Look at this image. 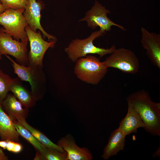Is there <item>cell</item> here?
I'll use <instances>...</instances> for the list:
<instances>
[{
  "label": "cell",
  "instance_id": "2",
  "mask_svg": "<svg viewBox=\"0 0 160 160\" xmlns=\"http://www.w3.org/2000/svg\"><path fill=\"white\" fill-rule=\"evenodd\" d=\"M5 55L11 62L14 73L22 81L29 83L31 86V92L35 100L41 99L44 94L45 85L43 67L20 65L7 55Z\"/></svg>",
  "mask_w": 160,
  "mask_h": 160
},
{
  "label": "cell",
  "instance_id": "9",
  "mask_svg": "<svg viewBox=\"0 0 160 160\" xmlns=\"http://www.w3.org/2000/svg\"><path fill=\"white\" fill-rule=\"evenodd\" d=\"M110 13L109 10L96 1L91 9L87 12L85 17L80 21H86L88 26L93 29L98 26L100 30L104 32L110 31L113 26L126 30L123 26L115 23L107 17V15Z\"/></svg>",
  "mask_w": 160,
  "mask_h": 160
},
{
  "label": "cell",
  "instance_id": "23",
  "mask_svg": "<svg viewBox=\"0 0 160 160\" xmlns=\"http://www.w3.org/2000/svg\"><path fill=\"white\" fill-rule=\"evenodd\" d=\"M27 0H0L1 3L7 9H25Z\"/></svg>",
  "mask_w": 160,
  "mask_h": 160
},
{
  "label": "cell",
  "instance_id": "22",
  "mask_svg": "<svg viewBox=\"0 0 160 160\" xmlns=\"http://www.w3.org/2000/svg\"><path fill=\"white\" fill-rule=\"evenodd\" d=\"M0 147L4 150H7L15 153L20 152L23 148L21 144L9 140H0Z\"/></svg>",
  "mask_w": 160,
  "mask_h": 160
},
{
  "label": "cell",
  "instance_id": "10",
  "mask_svg": "<svg viewBox=\"0 0 160 160\" xmlns=\"http://www.w3.org/2000/svg\"><path fill=\"white\" fill-rule=\"evenodd\" d=\"M141 43L152 63L160 68V35L142 27Z\"/></svg>",
  "mask_w": 160,
  "mask_h": 160
},
{
  "label": "cell",
  "instance_id": "4",
  "mask_svg": "<svg viewBox=\"0 0 160 160\" xmlns=\"http://www.w3.org/2000/svg\"><path fill=\"white\" fill-rule=\"evenodd\" d=\"M108 68L103 62L96 57L89 55L76 61L75 73L82 81L93 84H97L104 77Z\"/></svg>",
  "mask_w": 160,
  "mask_h": 160
},
{
  "label": "cell",
  "instance_id": "7",
  "mask_svg": "<svg viewBox=\"0 0 160 160\" xmlns=\"http://www.w3.org/2000/svg\"><path fill=\"white\" fill-rule=\"evenodd\" d=\"M28 39L20 41L0 28V55L14 57L18 63L28 66L29 63L27 46Z\"/></svg>",
  "mask_w": 160,
  "mask_h": 160
},
{
  "label": "cell",
  "instance_id": "14",
  "mask_svg": "<svg viewBox=\"0 0 160 160\" xmlns=\"http://www.w3.org/2000/svg\"><path fill=\"white\" fill-rule=\"evenodd\" d=\"M126 115L120 122L118 128L126 135L136 132L139 128H144L145 125L140 116L129 104L128 103Z\"/></svg>",
  "mask_w": 160,
  "mask_h": 160
},
{
  "label": "cell",
  "instance_id": "26",
  "mask_svg": "<svg viewBox=\"0 0 160 160\" xmlns=\"http://www.w3.org/2000/svg\"><path fill=\"white\" fill-rule=\"evenodd\" d=\"M2 59V56L0 55V60H1Z\"/></svg>",
  "mask_w": 160,
  "mask_h": 160
},
{
  "label": "cell",
  "instance_id": "15",
  "mask_svg": "<svg viewBox=\"0 0 160 160\" xmlns=\"http://www.w3.org/2000/svg\"><path fill=\"white\" fill-rule=\"evenodd\" d=\"M9 90L13 93L24 107L28 108L35 105L36 101L31 91L24 85L22 81L18 77L13 78Z\"/></svg>",
  "mask_w": 160,
  "mask_h": 160
},
{
  "label": "cell",
  "instance_id": "3",
  "mask_svg": "<svg viewBox=\"0 0 160 160\" xmlns=\"http://www.w3.org/2000/svg\"><path fill=\"white\" fill-rule=\"evenodd\" d=\"M106 32L100 30L92 33L86 39L73 40L65 49L69 59L74 62L76 61L79 58L86 56L88 54H97L100 57L111 54L116 49L115 45L111 46L109 49H105L97 47L93 44L94 40L104 35Z\"/></svg>",
  "mask_w": 160,
  "mask_h": 160
},
{
  "label": "cell",
  "instance_id": "6",
  "mask_svg": "<svg viewBox=\"0 0 160 160\" xmlns=\"http://www.w3.org/2000/svg\"><path fill=\"white\" fill-rule=\"evenodd\" d=\"M103 62L108 68H116L130 74L136 73L140 67L138 59L134 53L123 48H116Z\"/></svg>",
  "mask_w": 160,
  "mask_h": 160
},
{
  "label": "cell",
  "instance_id": "12",
  "mask_svg": "<svg viewBox=\"0 0 160 160\" xmlns=\"http://www.w3.org/2000/svg\"><path fill=\"white\" fill-rule=\"evenodd\" d=\"M57 144L66 152V160H91L92 159V155L89 150L84 147H79L70 134L61 138Z\"/></svg>",
  "mask_w": 160,
  "mask_h": 160
},
{
  "label": "cell",
  "instance_id": "25",
  "mask_svg": "<svg viewBox=\"0 0 160 160\" xmlns=\"http://www.w3.org/2000/svg\"><path fill=\"white\" fill-rule=\"evenodd\" d=\"M7 8L1 3H0V14L4 12Z\"/></svg>",
  "mask_w": 160,
  "mask_h": 160
},
{
  "label": "cell",
  "instance_id": "13",
  "mask_svg": "<svg viewBox=\"0 0 160 160\" xmlns=\"http://www.w3.org/2000/svg\"><path fill=\"white\" fill-rule=\"evenodd\" d=\"M1 105L4 110L12 120L25 119L28 116V108L23 107L13 94H8Z\"/></svg>",
  "mask_w": 160,
  "mask_h": 160
},
{
  "label": "cell",
  "instance_id": "24",
  "mask_svg": "<svg viewBox=\"0 0 160 160\" xmlns=\"http://www.w3.org/2000/svg\"><path fill=\"white\" fill-rule=\"evenodd\" d=\"M2 148L0 147V160H8V157L3 152Z\"/></svg>",
  "mask_w": 160,
  "mask_h": 160
},
{
  "label": "cell",
  "instance_id": "8",
  "mask_svg": "<svg viewBox=\"0 0 160 160\" xmlns=\"http://www.w3.org/2000/svg\"><path fill=\"white\" fill-rule=\"evenodd\" d=\"M25 30L30 47L28 54V65L43 67L44 55L49 48L54 46L55 42L45 41L42 38L40 31L38 32H35L28 25L25 27Z\"/></svg>",
  "mask_w": 160,
  "mask_h": 160
},
{
  "label": "cell",
  "instance_id": "11",
  "mask_svg": "<svg viewBox=\"0 0 160 160\" xmlns=\"http://www.w3.org/2000/svg\"><path fill=\"white\" fill-rule=\"evenodd\" d=\"M42 4L37 0H27L23 15L28 25L34 31L39 30L44 38L56 39L55 37L47 33L40 24V12L42 8Z\"/></svg>",
  "mask_w": 160,
  "mask_h": 160
},
{
  "label": "cell",
  "instance_id": "1",
  "mask_svg": "<svg viewBox=\"0 0 160 160\" xmlns=\"http://www.w3.org/2000/svg\"><path fill=\"white\" fill-rule=\"evenodd\" d=\"M140 116L144 128L153 135L160 136V103L152 100L149 94L141 89L129 95L127 99Z\"/></svg>",
  "mask_w": 160,
  "mask_h": 160
},
{
  "label": "cell",
  "instance_id": "27",
  "mask_svg": "<svg viewBox=\"0 0 160 160\" xmlns=\"http://www.w3.org/2000/svg\"><path fill=\"white\" fill-rule=\"evenodd\" d=\"M0 3H1V1H0Z\"/></svg>",
  "mask_w": 160,
  "mask_h": 160
},
{
  "label": "cell",
  "instance_id": "16",
  "mask_svg": "<svg viewBox=\"0 0 160 160\" xmlns=\"http://www.w3.org/2000/svg\"><path fill=\"white\" fill-rule=\"evenodd\" d=\"M126 135L118 128L111 133L107 144L105 147L102 158L107 160L124 150Z\"/></svg>",
  "mask_w": 160,
  "mask_h": 160
},
{
  "label": "cell",
  "instance_id": "20",
  "mask_svg": "<svg viewBox=\"0 0 160 160\" xmlns=\"http://www.w3.org/2000/svg\"><path fill=\"white\" fill-rule=\"evenodd\" d=\"M17 132L22 137L32 145L36 151L41 152L44 145L41 143L27 129L17 120H13Z\"/></svg>",
  "mask_w": 160,
  "mask_h": 160
},
{
  "label": "cell",
  "instance_id": "18",
  "mask_svg": "<svg viewBox=\"0 0 160 160\" xmlns=\"http://www.w3.org/2000/svg\"><path fill=\"white\" fill-rule=\"evenodd\" d=\"M17 121L29 131L44 146L55 148L62 152L65 151L61 147L52 142L43 133L29 125L25 119L18 120Z\"/></svg>",
  "mask_w": 160,
  "mask_h": 160
},
{
  "label": "cell",
  "instance_id": "5",
  "mask_svg": "<svg viewBox=\"0 0 160 160\" xmlns=\"http://www.w3.org/2000/svg\"><path fill=\"white\" fill-rule=\"evenodd\" d=\"M24 9L9 8L0 14V25L4 27L1 29L18 41L28 39L25 30L28 25L23 15Z\"/></svg>",
  "mask_w": 160,
  "mask_h": 160
},
{
  "label": "cell",
  "instance_id": "17",
  "mask_svg": "<svg viewBox=\"0 0 160 160\" xmlns=\"http://www.w3.org/2000/svg\"><path fill=\"white\" fill-rule=\"evenodd\" d=\"M19 134L12 120L3 109L0 104V137L1 140H9L18 142Z\"/></svg>",
  "mask_w": 160,
  "mask_h": 160
},
{
  "label": "cell",
  "instance_id": "21",
  "mask_svg": "<svg viewBox=\"0 0 160 160\" xmlns=\"http://www.w3.org/2000/svg\"><path fill=\"white\" fill-rule=\"evenodd\" d=\"M13 78L0 69V104L6 97L9 91V88Z\"/></svg>",
  "mask_w": 160,
  "mask_h": 160
},
{
  "label": "cell",
  "instance_id": "19",
  "mask_svg": "<svg viewBox=\"0 0 160 160\" xmlns=\"http://www.w3.org/2000/svg\"><path fill=\"white\" fill-rule=\"evenodd\" d=\"M67 154L55 148L44 146L41 152L36 151L35 160H66Z\"/></svg>",
  "mask_w": 160,
  "mask_h": 160
}]
</instances>
